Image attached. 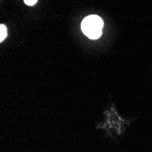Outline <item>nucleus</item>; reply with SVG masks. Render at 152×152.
Segmentation results:
<instances>
[{
	"label": "nucleus",
	"instance_id": "nucleus-3",
	"mask_svg": "<svg viewBox=\"0 0 152 152\" xmlns=\"http://www.w3.org/2000/svg\"><path fill=\"white\" fill-rule=\"evenodd\" d=\"M24 1L27 6H34L37 2V0H24Z\"/></svg>",
	"mask_w": 152,
	"mask_h": 152
},
{
	"label": "nucleus",
	"instance_id": "nucleus-2",
	"mask_svg": "<svg viewBox=\"0 0 152 152\" xmlns=\"http://www.w3.org/2000/svg\"><path fill=\"white\" fill-rule=\"evenodd\" d=\"M7 35V27L5 25H1L0 26V41H2L6 38Z\"/></svg>",
	"mask_w": 152,
	"mask_h": 152
},
{
	"label": "nucleus",
	"instance_id": "nucleus-1",
	"mask_svg": "<svg viewBox=\"0 0 152 152\" xmlns=\"http://www.w3.org/2000/svg\"><path fill=\"white\" fill-rule=\"evenodd\" d=\"M103 20L96 15H91L84 18L81 23V29L88 38L96 39L102 34Z\"/></svg>",
	"mask_w": 152,
	"mask_h": 152
}]
</instances>
